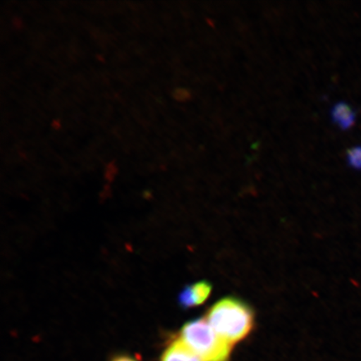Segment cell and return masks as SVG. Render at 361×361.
Segmentation results:
<instances>
[{
  "label": "cell",
  "mask_w": 361,
  "mask_h": 361,
  "mask_svg": "<svg viewBox=\"0 0 361 361\" xmlns=\"http://www.w3.org/2000/svg\"><path fill=\"white\" fill-rule=\"evenodd\" d=\"M331 119L342 130H348L355 124V113L345 102H338L332 107Z\"/></svg>",
  "instance_id": "cell-5"
},
{
  "label": "cell",
  "mask_w": 361,
  "mask_h": 361,
  "mask_svg": "<svg viewBox=\"0 0 361 361\" xmlns=\"http://www.w3.org/2000/svg\"><path fill=\"white\" fill-rule=\"evenodd\" d=\"M180 340L203 361H228L232 345L216 333L206 319L185 324Z\"/></svg>",
  "instance_id": "cell-2"
},
{
  "label": "cell",
  "mask_w": 361,
  "mask_h": 361,
  "mask_svg": "<svg viewBox=\"0 0 361 361\" xmlns=\"http://www.w3.org/2000/svg\"><path fill=\"white\" fill-rule=\"evenodd\" d=\"M113 361H135L133 358L128 357V356H119V357H117Z\"/></svg>",
  "instance_id": "cell-7"
},
{
  "label": "cell",
  "mask_w": 361,
  "mask_h": 361,
  "mask_svg": "<svg viewBox=\"0 0 361 361\" xmlns=\"http://www.w3.org/2000/svg\"><path fill=\"white\" fill-rule=\"evenodd\" d=\"M206 319L220 337L233 345L251 332L255 314L245 302L228 297L211 307Z\"/></svg>",
  "instance_id": "cell-1"
},
{
  "label": "cell",
  "mask_w": 361,
  "mask_h": 361,
  "mask_svg": "<svg viewBox=\"0 0 361 361\" xmlns=\"http://www.w3.org/2000/svg\"><path fill=\"white\" fill-rule=\"evenodd\" d=\"M213 287L209 282L200 281L192 283L180 292L178 297L179 304L184 309L200 306L209 299Z\"/></svg>",
  "instance_id": "cell-3"
},
{
  "label": "cell",
  "mask_w": 361,
  "mask_h": 361,
  "mask_svg": "<svg viewBox=\"0 0 361 361\" xmlns=\"http://www.w3.org/2000/svg\"><path fill=\"white\" fill-rule=\"evenodd\" d=\"M161 361H203L178 338L171 343L162 354Z\"/></svg>",
  "instance_id": "cell-4"
},
{
  "label": "cell",
  "mask_w": 361,
  "mask_h": 361,
  "mask_svg": "<svg viewBox=\"0 0 361 361\" xmlns=\"http://www.w3.org/2000/svg\"><path fill=\"white\" fill-rule=\"evenodd\" d=\"M349 164L352 168L361 169V147H355L347 152Z\"/></svg>",
  "instance_id": "cell-6"
}]
</instances>
